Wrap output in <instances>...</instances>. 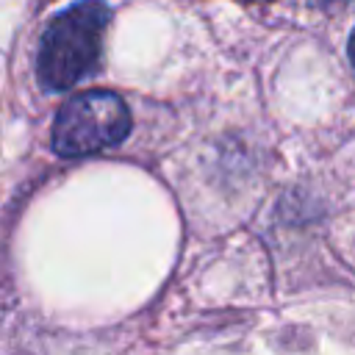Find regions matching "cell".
Segmentation results:
<instances>
[{"label":"cell","mask_w":355,"mask_h":355,"mask_svg":"<svg viewBox=\"0 0 355 355\" xmlns=\"http://www.w3.org/2000/svg\"><path fill=\"white\" fill-rule=\"evenodd\" d=\"M349 61L355 64V31H352V36H349Z\"/></svg>","instance_id":"cell-4"},{"label":"cell","mask_w":355,"mask_h":355,"mask_svg":"<svg viewBox=\"0 0 355 355\" xmlns=\"http://www.w3.org/2000/svg\"><path fill=\"white\" fill-rule=\"evenodd\" d=\"M244 3H272V0H244Z\"/></svg>","instance_id":"cell-5"},{"label":"cell","mask_w":355,"mask_h":355,"mask_svg":"<svg viewBox=\"0 0 355 355\" xmlns=\"http://www.w3.org/2000/svg\"><path fill=\"white\" fill-rule=\"evenodd\" d=\"M319 8H327V11H344L349 6H355V0H313Z\"/></svg>","instance_id":"cell-3"},{"label":"cell","mask_w":355,"mask_h":355,"mask_svg":"<svg viewBox=\"0 0 355 355\" xmlns=\"http://www.w3.org/2000/svg\"><path fill=\"white\" fill-rule=\"evenodd\" d=\"M111 11L103 0H80L58 11L39 39L36 75L47 92L72 89L94 72Z\"/></svg>","instance_id":"cell-1"},{"label":"cell","mask_w":355,"mask_h":355,"mask_svg":"<svg viewBox=\"0 0 355 355\" xmlns=\"http://www.w3.org/2000/svg\"><path fill=\"white\" fill-rule=\"evenodd\" d=\"M130 111L114 92H80L69 97L53 122V150L64 158L94 155L125 141Z\"/></svg>","instance_id":"cell-2"}]
</instances>
